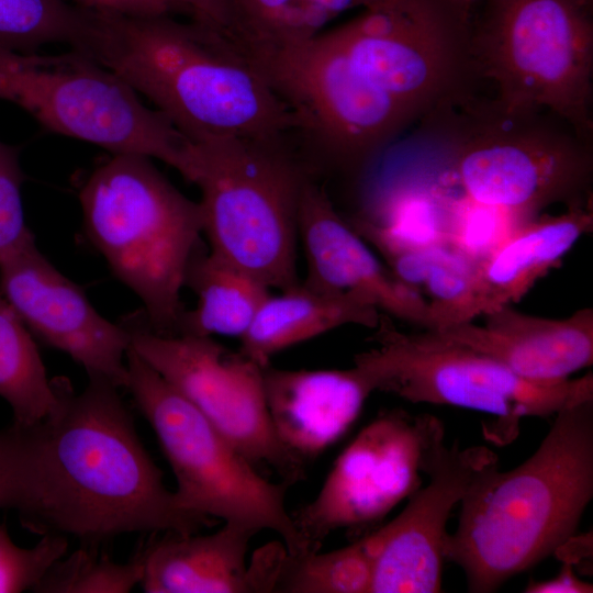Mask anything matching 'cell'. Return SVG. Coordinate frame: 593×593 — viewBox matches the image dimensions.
Masks as SVG:
<instances>
[{"label":"cell","mask_w":593,"mask_h":593,"mask_svg":"<svg viewBox=\"0 0 593 593\" xmlns=\"http://www.w3.org/2000/svg\"><path fill=\"white\" fill-rule=\"evenodd\" d=\"M54 382V407L24 427L25 528L96 546L126 533L192 534L215 523L178 505L119 388L89 379L77 393L65 377Z\"/></svg>","instance_id":"6da1fadb"},{"label":"cell","mask_w":593,"mask_h":593,"mask_svg":"<svg viewBox=\"0 0 593 593\" xmlns=\"http://www.w3.org/2000/svg\"><path fill=\"white\" fill-rule=\"evenodd\" d=\"M94 12V11H93ZM145 96L191 142L291 139V115L265 76L219 27L172 15L94 12L80 52Z\"/></svg>","instance_id":"7a4b0ae2"},{"label":"cell","mask_w":593,"mask_h":593,"mask_svg":"<svg viewBox=\"0 0 593 593\" xmlns=\"http://www.w3.org/2000/svg\"><path fill=\"white\" fill-rule=\"evenodd\" d=\"M593 496V400L555 415L523 463L486 466L461 500L445 558L472 593H490L556 553L573 538Z\"/></svg>","instance_id":"3957f363"},{"label":"cell","mask_w":593,"mask_h":593,"mask_svg":"<svg viewBox=\"0 0 593 593\" xmlns=\"http://www.w3.org/2000/svg\"><path fill=\"white\" fill-rule=\"evenodd\" d=\"M416 127L445 184L475 202L532 219L589 195L593 142L549 110L508 107L471 88Z\"/></svg>","instance_id":"277c9868"},{"label":"cell","mask_w":593,"mask_h":593,"mask_svg":"<svg viewBox=\"0 0 593 593\" xmlns=\"http://www.w3.org/2000/svg\"><path fill=\"white\" fill-rule=\"evenodd\" d=\"M78 199L86 237L138 296L145 326L177 334L184 311L181 290L203 235L199 201L137 154L102 160L81 183Z\"/></svg>","instance_id":"5b68a950"},{"label":"cell","mask_w":593,"mask_h":593,"mask_svg":"<svg viewBox=\"0 0 593 593\" xmlns=\"http://www.w3.org/2000/svg\"><path fill=\"white\" fill-rule=\"evenodd\" d=\"M192 167L210 251L269 289L298 284L299 209L313 170L293 141L192 142Z\"/></svg>","instance_id":"8992f818"},{"label":"cell","mask_w":593,"mask_h":593,"mask_svg":"<svg viewBox=\"0 0 593 593\" xmlns=\"http://www.w3.org/2000/svg\"><path fill=\"white\" fill-rule=\"evenodd\" d=\"M474 78L508 107L540 108L593 142V0H480Z\"/></svg>","instance_id":"52a82bcc"},{"label":"cell","mask_w":593,"mask_h":593,"mask_svg":"<svg viewBox=\"0 0 593 593\" xmlns=\"http://www.w3.org/2000/svg\"><path fill=\"white\" fill-rule=\"evenodd\" d=\"M374 346L354 357L372 391L412 403L451 405L495 416V439L508 443L524 417L547 418L593 400V376L556 382L525 379L490 356L433 329L405 332L381 313Z\"/></svg>","instance_id":"ba28073f"},{"label":"cell","mask_w":593,"mask_h":593,"mask_svg":"<svg viewBox=\"0 0 593 593\" xmlns=\"http://www.w3.org/2000/svg\"><path fill=\"white\" fill-rule=\"evenodd\" d=\"M0 100L49 132L111 154L158 159L190 181L192 142L120 77L78 51L42 55L0 46Z\"/></svg>","instance_id":"9c48e42d"},{"label":"cell","mask_w":593,"mask_h":593,"mask_svg":"<svg viewBox=\"0 0 593 593\" xmlns=\"http://www.w3.org/2000/svg\"><path fill=\"white\" fill-rule=\"evenodd\" d=\"M126 389L155 432L187 512L278 534L289 555L309 551L284 504L288 483H275L130 347Z\"/></svg>","instance_id":"30bf717a"},{"label":"cell","mask_w":593,"mask_h":593,"mask_svg":"<svg viewBox=\"0 0 593 593\" xmlns=\"http://www.w3.org/2000/svg\"><path fill=\"white\" fill-rule=\"evenodd\" d=\"M472 13L473 8L454 0H376L322 33L369 89L417 125L475 85Z\"/></svg>","instance_id":"8fae6325"},{"label":"cell","mask_w":593,"mask_h":593,"mask_svg":"<svg viewBox=\"0 0 593 593\" xmlns=\"http://www.w3.org/2000/svg\"><path fill=\"white\" fill-rule=\"evenodd\" d=\"M244 52L288 109L293 141L311 168L320 160L363 172L413 126L356 76L323 33L296 45Z\"/></svg>","instance_id":"7c38bea8"},{"label":"cell","mask_w":593,"mask_h":593,"mask_svg":"<svg viewBox=\"0 0 593 593\" xmlns=\"http://www.w3.org/2000/svg\"><path fill=\"white\" fill-rule=\"evenodd\" d=\"M122 324L132 349L186 398L255 467L268 466L289 485L304 477L278 440L268 414L262 367L210 336L150 331L138 314Z\"/></svg>","instance_id":"4fadbf2b"},{"label":"cell","mask_w":593,"mask_h":593,"mask_svg":"<svg viewBox=\"0 0 593 593\" xmlns=\"http://www.w3.org/2000/svg\"><path fill=\"white\" fill-rule=\"evenodd\" d=\"M443 435L437 417L401 409L365 426L335 460L313 501L292 514L307 550H320L337 529L381 521L413 494L422 485L427 451Z\"/></svg>","instance_id":"5bb4252c"},{"label":"cell","mask_w":593,"mask_h":593,"mask_svg":"<svg viewBox=\"0 0 593 593\" xmlns=\"http://www.w3.org/2000/svg\"><path fill=\"white\" fill-rule=\"evenodd\" d=\"M497 455L484 446L461 449L438 437L427 451L423 472L428 483L407 497L404 510L363 537L372 561L370 593L441 591L447 523L475 477Z\"/></svg>","instance_id":"9a60e30c"},{"label":"cell","mask_w":593,"mask_h":593,"mask_svg":"<svg viewBox=\"0 0 593 593\" xmlns=\"http://www.w3.org/2000/svg\"><path fill=\"white\" fill-rule=\"evenodd\" d=\"M0 293L34 337L67 354L89 379L126 387L127 328L103 317L35 240L0 262Z\"/></svg>","instance_id":"2e32d148"},{"label":"cell","mask_w":593,"mask_h":593,"mask_svg":"<svg viewBox=\"0 0 593 593\" xmlns=\"http://www.w3.org/2000/svg\"><path fill=\"white\" fill-rule=\"evenodd\" d=\"M299 238L307 260L305 286L353 294L381 313L426 328V312L418 296L379 261L314 177L302 191Z\"/></svg>","instance_id":"e0dca14e"},{"label":"cell","mask_w":593,"mask_h":593,"mask_svg":"<svg viewBox=\"0 0 593 593\" xmlns=\"http://www.w3.org/2000/svg\"><path fill=\"white\" fill-rule=\"evenodd\" d=\"M262 385L273 432L303 468L348 430L373 392L355 366L289 370L268 363Z\"/></svg>","instance_id":"ac0fdd59"},{"label":"cell","mask_w":593,"mask_h":593,"mask_svg":"<svg viewBox=\"0 0 593 593\" xmlns=\"http://www.w3.org/2000/svg\"><path fill=\"white\" fill-rule=\"evenodd\" d=\"M483 316V325L471 321L436 332L533 381H562L593 363L591 307L560 320L525 314L511 305Z\"/></svg>","instance_id":"d6986e66"},{"label":"cell","mask_w":593,"mask_h":593,"mask_svg":"<svg viewBox=\"0 0 593 593\" xmlns=\"http://www.w3.org/2000/svg\"><path fill=\"white\" fill-rule=\"evenodd\" d=\"M257 533L232 523L208 535L163 533L141 552L139 584L146 593H255L246 556Z\"/></svg>","instance_id":"ffe728a7"},{"label":"cell","mask_w":593,"mask_h":593,"mask_svg":"<svg viewBox=\"0 0 593 593\" xmlns=\"http://www.w3.org/2000/svg\"><path fill=\"white\" fill-rule=\"evenodd\" d=\"M591 200L568 205L559 215L533 217L485 259L477 262L482 315L519 301L578 239L592 231Z\"/></svg>","instance_id":"44dd1931"},{"label":"cell","mask_w":593,"mask_h":593,"mask_svg":"<svg viewBox=\"0 0 593 593\" xmlns=\"http://www.w3.org/2000/svg\"><path fill=\"white\" fill-rule=\"evenodd\" d=\"M380 314L353 294L318 291L298 283L280 294L268 295L239 338L238 351L264 367L277 353L336 327L355 324L373 329Z\"/></svg>","instance_id":"7402d4cb"},{"label":"cell","mask_w":593,"mask_h":593,"mask_svg":"<svg viewBox=\"0 0 593 593\" xmlns=\"http://www.w3.org/2000/svg\"><path fill=\"white\" fill-rule=\"evenodd\" d=\"M362 238L418 296L426 312L425 329L437 331L482 315L475 261L449 245L409 247L378 236Z\"/></svg>","instance_id":"603a6c76"},{"label":"cell","mask_w":593,"mask_h":593,"mask_svg":"<svg viewBox=\"0 0 593 593\" xmlns=\"http://www.w3.org/2000/svg\"><path fill=\"white\" fill-rule=\"evenodd\" d=\"M186 284L195 293L197 304L183 311L177 334L240 338L270 294L261 281L211 251L195 254Z\"/></svg>","instance_id":"cb8c5ba5"},{"label":"cell","mask_w":593,"mask_h":593,"mask_svg":"<svg viewBox=\"0 0 593 593\" xmlns=\"http://www.w3.org/2000/svg\"><path fill=\"white\" fill-rule=\"evenodd\" d=\"M0 396L10 405L13 424L29 427L56 403L34 336L0 293Z\"/></svg>","instance_id":"d4e9b609"},{"label":"cell","mask_w":593,"mask_h":593,"mask_svg":"<svg viewBox=\"0 0 593 593\" xmlns=\"http://www.w3.org/2000/svg\"><path fill=\"white\" fill-rule=\"evenodd\" d=\"M91 22L92 11L67 0H0V46L31 53L57 43L79 51Z\"/></svg>","instance_id":"484cf974"},{"label":"cell","mask_w":593,"mask_h":593,"mask_svg":"<svg viewBox=\"0 0 593 593\" xmlns=\"http://www.w3.org/2000/svg\"><path fill=\"white\" fill-rule=\"evenodd\" d=\"M372 561L363 538L320 553H286L273 592L370 593Z\"/></svg>","instance_id":"4316f807"},{"label":"cell","mask_w":593,"mask_h":593,"mask_svg":"<svg viewBox=\"0 0 593 593\" xmlns=\"http://www.w3.org/2000/svg\"><path fill=\"white\" fill-rule=\"evenodd\" d=\"M143 574L141 553L125 563L99 553L93 546L82 547L58 559L34 588L41 593H126L139 584Z\"/></svg>","instance_id":"83f0119b"},{"label":"cell","mask_w":593,"mask_h":593,"mask_svg":"<svg viewBox=\"0 0 593 593\" xmlns=\"http://www.w3.org/2000/svg\"><path fill=\"white\" fill-rule=\"evenodd\" d=\"M529 220L505 209L475 202L456 192L451 201L448 245L479 262Z\"/></svg>","instance_id":"f1b7e54d"},{"label":"cell","mask_w":593,"mask_h":593,"mask_svg":"<svg viewBox=\"0 0 593 593\" xmlns=\"http://www.w3.org/2000/svg\"><path fill=\"white\" fill-rule=\"evenodd\" d=\"M67 548V537L60 535H43L32 548L19 547L5 523L0 524V593L33 591Z\"/></svg>","instance_id":"f546056e"},{"label":"cell","mask_w":593,"mask_h":593,"mask_svg":"<svg viewBox=\"0 0 593 593\" xmlns=\"http://www.w3.org/2000/svg\"><path fill=\"white\" fill-rule=\"evenodd\" d=\"M19 148L0 141V262L35 240L25 223Z\"/></svg>","instance_id":"4dcf8cb0"},{"label":"cell","mask_w":593,"mask_h":593,"mask_svg":"<svg viewBox=\"0 0 593 593\" xmlns=\"http://www.w3.org/2000/svg\"><path fill=\"white\" fill-rule=\"evenodd\" d=\"M26 445L22 426L0 430V508L21 511L25 496Z\"/></svg>","instance_id":"1f68e13d"},{"label":"cell","mask_w":593,"mask_h":593,"mask_svg":"<svg viewBox=\"0 0 593 593\" xmlns=\"http://www.w3.org/2000/svg\"><path fill=\"white\" fill-rule=\"evenodd\" d=\"M86 10L123 16L149 18L198 12V0H67Z\"/></svg>","instance_id":"d6a6232c"},{"label":"cell","mask_w":593,"mask_h":593,"mask_svg":"<svg viewBox=\"0 0 593 593\" xmlns=\"http://www.w3.org/2000/svg\"><path fill=\"white\" fill-rule=\"evenodd\" d=\"M376 0H299L298 26L303 40L326 30L328 23L346 11L370 5Z\"/></svg>","instance_id":"836d02e7"},{"label":"cell","mask_w":593,"mask_h":593,"mask_svg":"<svg viewBox=\"0 0 593 593\" xmlns=\"http://www.w3.org/2000/svg\"><path fill=\"white\" fill-rule=\"evenodd\" d=\"M527 593H592L593 585L580 580L573 571L571 561L566 560L559 573L545 581H529Z\"/></svg>","instance_id":"e575fe53"},{"label":"cell","mask_w":593,"mask_h":593,"mask_svg":"<svg viewBox=\"0 0 593 593\" xmlns=\"http://www.w3.org/2000/svg\"><path fill=\"white\" fill-rule=\"evenodd\" d=\"M230 0H202L205 9V21L221 27L224 24Z\"/></svg>","instance_id":"d590c367"},{"label":"cell","mask_w":593,"mask_h":593,"mask_svg":"<svg viewBox=\"0 0 593 593\" xmlns=\"http://www.w3.org/2000/svg\"><path fill=\"white\" fill-rule=\"evenodd\" d=\"M465 7L474 8V4H477L480 0H454Z\"/></svg>","instance_id":"8d00e7d4"}]
</instances>
